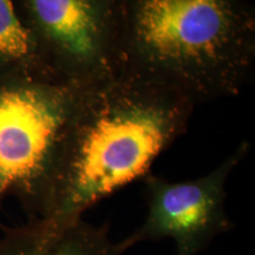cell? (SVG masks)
<instances>
[{
	"label": "cell",
	"instance_id": "3957f363",
	"mask_svg": "<svg viewBox=\"0 0 255 255\" xmlns=\"http://www.w3.org/2000/svg\"><path fill=\"white\" fill-rule=\"evenodd\" d=\"M82 87L32 77L0 78V205L19 201L41 216L57 145Z\"/></svg>",
	"mask_w": 255,
	"mask_h": 255
},
{
	"label": "cell",
	"instance_id": "52a82bcc",
	"mask_svg": "<svg viewBox=\"0 0 255 255\" xmlns=\"http://www.w3.org/2000/svg\"><path fill=\"white\" fill-rule=\"evenodd\" d=\"M1 77H32L56 81L38 56L30 34L21 23L13 0H0Z\"/></svg>",
	"mask_w": 255,
	"mask_h": 255
},
{
	"label": "cell",
	"instance_id": "277c9868",
	"mask_svg": "<svg viewBox=\"0 0 255 255\" xmlns=\"http://www.w3.org/2000/svg\"><path fill=\"white\" fill-rule=\"evenodd\" d=\"M56 81L87 87L116 75L115 0H13Z\"/></svg>",
	"mask_w": 255,
	"mask_h": 255
},
{
	"label": "cell",
	"instance_id": "5b68a950",
	"mask_svg": "<svg viewBox=\"0 0 255 255\" xmlns=\"http://www.w3.org/2000/svg\"><path fill=\"white\" fill-rule=\"evenodd\" d=\"M248 150L250 144L242 142L218 168L195 180L170 182L145 175L148 212L141 227L124 239L129 247L171 239L176 255H197L219 234L231 231L234 226L226 212V184Z\"/></svg>",
	"mask_w": 255,
	"mask_h": 255
},
{
	"label": "cell",
	"instance_id": "7a4b0ae2",
	"mask_svg": "<svg viewBox=\"0 0 255 255\" xmlns=\"http://www.w3.org/2000/svg\"><path fill=\"white\" fill-rule=\"evenodd\" d=\"M116 75L194 103L240 95L255 72V12L245 0H115Z\"/></svg>",
	"mask_w": 255,
	"mask_h": 255
},
{
	"label": "cell",
	"instance_id": "8992f818",
	"mask_svg": "<svg viewBox=\"0 0 255 255\" xmlns=\"http://www.w3.org/2000/svg\"><path fill=\"white\" fill-rule=\"evenodd\" d=\"M110 226L91 225L83 218L69 221L31 220L4 228L0 255H123L126 240L114 242Z\"/></svg>",
	"mask_w": 255,
	"mask_h": 255
},
{
	"label": "cell",
	"instance_id": "6da1fadb",
	"mask_svg": "<svg viewBox=\"0 0 255 255\" xmlns=\"http://www.w3.org/2000/svg\"><path fill=\"white\" fill-rule=\"evenodd\" d=\"M195 105L175 89L123 75L82 87L60 135L37 220L82 218L98 201L148 175L186 131Z\"/></svg>",
	"mask_w": 255,
	"mask_h": 255
}]
</instances>
